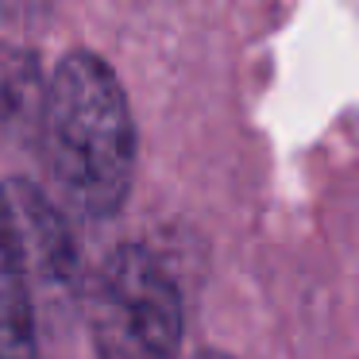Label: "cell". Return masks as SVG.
<instances>
[{
    "label": "cell",
    "mask_w": 359,
    "mask_h": 359,
    "mask_svg": "<svg viewBox=\"0 0 359 359\" xmlns=\"http://www.w3.org/2000/svg\"><path fill=\"white\" fill-rule=\"evenodd\" d=\"M50 0H0V12L8 20H39L47 16Z\"/></svg>",
    "instance_id": "8992f818"
},
{
    "label": "cell",
    "mask_w": 359,
    "mask_h": 359,
    "mask_svg": "<svg viewBox=\"0 0 359 359\" xmlns=\"http://www.w3.org/2000/svg\"><path fill=\"white\" fill-rule=\"evenodd\" d=\"M47 78L32 50L0 43V135L12 143H39Z\"/></svg>",
    "instance_id": "277c9868"
},
{
    "label": "cell",
    "mask_w": 359,
    "mask_h": 359,
    "mask_svg": "<svg viewBox=\"0 0 359 359\" xmlns=\"http://www.w3.org/2000/svg\"><path fill=\"white\" fill-rule=\"evenodd\" d=\"M86 325L97 359H182V290L151 248L120 243L86 286Z\"/></svg>",
    "instance_id": "7a4b0ae2"
},
{
    "label": "cell",
    "mask_w": 359,
    "mask_h": 359,
    "mask_svg": "<svg viewBox=\"0 0 359 359\" xmlns=\"http://www.w3.org/2000/svg\"><path fill=\"white\" fill-rule=\"evenodd\" d=\"M0 359H39L35 297L0 240Z\"/></svg>",
    "instance_id": "5b68a950"
},
{
    "label": "cell",
    "mask_w": 359,
    "mask_h": 359,
    "mask_svg": "<svg viewBox=\"0 0 359 359\" xmlns=\"http://www.w3.org/2000/svg\"><path fill=\"white\" fill-rule=\"evenodd\" d=\"M194 359H232V355H224V351H197Z\"/></svg>",
    "instance_id": "52a82bcc"
},
{
    "label": "cell",
    "mask_w": 359,
    "mask_h": 359,
    "mask_svg": "<svg viewBox=\"0 0 359 359\" xmlns=\"http://www.w3.org/2000/svg\"><path fill=\"white\" fill-rule=\"evenodd\" d=\"M39 147L74 212L109 220L124 209L140 140L116 70L93 50H74L50 74Z\"/></svg>",
    "instance_id": "6da1fadb"
},
{
    "label": "cell",
    "mask_w": 359,
    "mask_h": 359,
    "mask_svg": "<svg viewBox=\"0 0 359 359\" xmlns=\"http://www.w3.org/2000/svg\"><path fill=\"white\" fill-rule=\"evenodd\" d=\"M0 240L32 297H70L81 290V251L66 212L27 178L0 182Z\"/></svg>",
    "instance_id": "3957f363"
}]
</instances>
